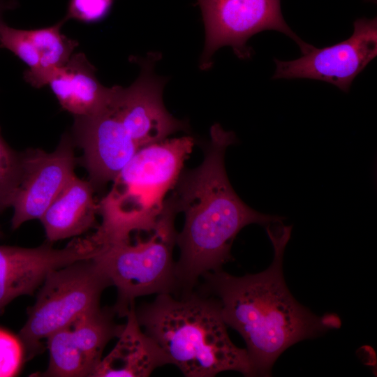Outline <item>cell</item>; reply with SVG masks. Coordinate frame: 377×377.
<instances>
[{
	"mask_svg": "<svg viewBox=\"0 0 377 377\" xmlns=\"http://www.w3.org/2000/svg\"><path fill=\"white\" fill-rule=\"evenodd\" d=\"M21 175V153H17L7 144L0 128V214L11 207Z\"/></svg>",
	"mask_w": 377,
	"mask_h": 377,
	"instance_id": "cell-19",
	"label": "cell"
},
{
	"mask_svg": "<svg viewBox=\"0 0 377 377\" xmlns=\"http://www.w3.org/2000/svg\"><path fill=\"white\" fill-rule=\"evenodd\" d=\"M24 360V350L19 337L0 328V377L15 376Z\"/></svg>",
	"mask_w": 377,
	"mask_h": 377,
	"instance_id": "cell-21",
	"label": "cell"
},
{
	"mask_svg": "<svg viewBox=\"0 0 377 377\" xmlns=\"http://www.w3.org/2000/svg\"><path fill=\"white\" fill-rule=\"evenodd\" d=\"M138 323L186 377H213L225 371L255 376L246 349L229 337L219 302L194 290L158 294L135 308Z\"/></svg>",
	"mask_w": 377,
	"mask_h": 377,
	"instance_id": "cell-3",
	"label": "cell"
},
{
	"mask_svg": "<svg viewBox=\"0 0 377 377\" xmlns=\"http://www.w3.org/2000/svg\"><path fill=\"white\" fill-rule=\"evenodd\" d=\"M47 85L61 108L75 117L98 112L108 103L114 89L98 81L96 68L82 52L73 53L64 66L51 74Z\"/></svg>",
	"mask_w": 377,
	"mask_h": 377,
	"instance_id": "cell-14",
	"label": "cell"
},
{
	"mask_svg": "<svg viewBox=\"0 0 377 377\" xmlns=\"http://www.w3.org/2000/svg\"><path fill=\"white\" fill-rule=\"evenodd\" d=\"M235 142L233 132L213 125L202 163L182 170L172 190L170 198L185 216L176 238L180 255L175 271L180 294L194 290L205 274L221 270L232 260V242L244 227L251 223L267 226L283 219L253 209L234 191L224 158L227 148Z\"/></svg>",
	"mask_w": 377,
	"mask_h": 377,
	"instance_id": "cell-2",
	"label": "cell"
},
{
	"mask_svg": "<svg viewBox=\"0 0 377 377\" xmlns=\"http://www.w3.org/2000/svg\"><path fill=\"white\" fill-rule=\"evenodd\" d=\"M66 20L40 29H29V34L39 57V68L34 73L24 71V80L35 88L47 85L51 74L64 66L73 54L78 42L61 33Z\"/></svg>",
	"mask_w": 377,
	"mask_h": 377,
	"instance_id": "cell-16",
	"label": "cell"
},
{
	"mask_svg": "<svg viewBox=\"0 0 377 377\" xmlns=\"http://www.w3.org/2000/svg\"><path fill=\"white\" fill-rule=\"evenodd\" d=\"M158 54L151 53L139 64L140 75L128 87L114 86L110 104L126 131L141 149L184 130V121L172 116L163 102L165 79L155 74Z\"/></svg>",
	"mask_w": 377,
	"mask_h": 377,
	"instance_id": "cell-9",
	"label": "cell"
},
{
	"mask_svg": "<svg viewBox=\"0 0 377 377\" xmlns=\"http://www.w3.org/2000/svg\"><path fill=\"white\" fill-rule=\"evenodd\" d=\"M353 25V34L343 41L322 48L311 45L295 60L275 59L272 79L318 80L348 92L355 77L377 55L376 18H360Z\"/></svg>",
	"mask_w": 377,
	"mask_h": 377,
	"instance_id": "cell-8",
	"label": "cell"
},
{
	"mask_svg": "<svg viewBox=\"0 0 377 377\" xmlns=\"http://www.w3.org/2000/svg\"><path fill=\"white\" fill-rule=\"evenodd\" d=\"M21 158V179L11 205L13 230L28 221L40 219L75 175V158L66 135L54 151L30 149L22 152Z\"/></svg>",
	"mask_w": 377,
	"mask_h": 377,
	"instance_id": "cell-11",
	"label": "cell"
},
{
	"mask_svg": "<svg viewBox=\"0 0 377 377\" xmlns=\"http://www.w3.org/2000/svg\"><path fill=\"white\" fill-rule=\"evenodd\" d=\"M266 230L274 251L268 268L242 276L210 272L198 285L219 302L227 326L244 339L255 376H270L276 359L292 345L341 326L335 314L317 316L302 306L286 286L282 265L292 226L278 222Z\"/></svg>",
	"mask_w": 377,
	"mask_h": 377,
	"instance_id": "cell-1",
	"label": "cell"
},
{
	"mask_svg": "<svg viewBox=\"0 0 377 377\" xmlns=\"http://www.w3.org/2000/svg\"><path fill=\"white\" fill-rule=\"evenodd\" d=\"M101 246L93 235L77 237L62 249L0 246V310L15 298L33 295L52 271L94 257Z\"/></svg>",
	"mask_w": 377,
	"mask_h": 377,
	"instance_id": "cell-10",
	"label": "cell"
},
{
	"mask_svg": "<svg viewBox=\"0 0 377 377\" xmlns=\"http://www.w3.org/2000/svg\"><path fill=\"white\" fill-rule=\"evenodd\" d=\"M3 236V232L1 231V228H0V237H1Z\"/></svg>",
	"mask_w": 377,
	"mask_h": 377,
	"instance_id": "cell-24",
	"label": "cell"
},
{
	"mask_svg": "<svg viewBox=\"0 0 377 377\" xmlns=\"http://www.w3.org/2000/svg\"><path fill=\"white\" fill-rule=\"evenodd\" d=\"M18 2L16 0H0V22L3 21L4 12L15 9L17 7Z\"/></svg>",
	"mask_w": 377,
	"mask_h": 377,
	"instance_id": "cell-23",
	"label": "cell"
},
{
	"mask_svg": "<svg viewBox=\"0 0 377 377\" xmlns=\"http://www.w3.org/2000/svg\"><path fill=\"white\" fill-rule=\"evenodd\" d=\"M112 350L97 365L92 377H147L171 362L140 325L133 304Z\"/></svg>",
	"mask_w": 377,
	"mask_h": 377,
	"instance_id": "cell-13",
	"label": "cell"
},
{
	"mask_svg": "<svg viewBox=\"0 0 377 377\" xmlns=\"http://www.w3.org/2000/svg\"><path fill=\"white\" fill-rule=\"evenodd\" d=\"M114 314L112 309L105 310L98 306L82 314L71 327L74 339L92 373L101 362L107 343L118 337L124 328V325L114 322Z\"/></svg>",
	"mask_w": 377,
	"mask_h": 377,
	"instance_id": "cell-17",
	"label": "cell"
},
{
	"mask_svg": "<svg viewBox=\"0 0 377 377\" xmlns=\"http://www.w3.org/2000/svg\"><path fill=\"white\" fill-rule=\"evenodd\" d=\"M73 131L83 150L92 185L112 181L140 150L108 103L96 113L75 117Z\"/></svg>",
	"mask_w": 377,
	"mask_h": 377,
	"instance_id": "cell-12",
	"label": "cell"
},
{
	"mask_svg": "<svg viewBox=\"0 0 377 377\" xmlns=\"http://www.w3.org/2000/svg\"><path fill=\"white\" fill-rule=\"evenodd\" d=\"M0 48H6L25 64V71L34 73L39 68V57L27 29H15L0 22Z\"/></svg>",
	"mask_w": 377,
	"mask_h": 377,
	"instance_id": "cell-20",
	"label": "cell"
},
{
	"mask_svg": "<svg viewBox=\"0 0 377 377\" xmlns=\"http://www.w3.org/2000/svg\"><path fill=\"white\" fill-rule=\"evenodd\" d=\"M205 29L204 50L200 67L207 70L212 65L215 52L230 46L238 58L251 57L248 40L254 34L274 30L286 34L300 47L302 54L311 45L302 40L285 22L280 0H197Z\"/></svg>",
	"mask_w": 377,
	"mask_h": 377,
	"instance_id": "cell-7",
	"label": "cell"
},
{
	"mask_svg": "<svg viewBox=\"0 0 377 377\" xmlns=\"http://www.w3.org/2000/svg\"><path fill=\"white\" fill-rule=\"evenodd\" d=\"M114 0H69L64 20L94 23L110 13Z\"/></svg>",
	"mask_w": 377,
	"mask_h": 377,
	"instance_id": "cell-22",
	"label": "cell"
},
{
	"mask_svg": "<svg viewBox=\"0 0 377 377\" xmlns=\"http://www.w3.org/2000/svg\"><path fill=\"white\" fill-rule=\"evenodd\" d=\"M41 285L17 336L27 360L39 351L41 340L100 306L101 295L111 283L93 257L50 272Z\"/></svg>",
	"mask_w": 377,
	"mask_h": 377,
	"instance_id": "cell-6",
	"label": "cell"
},
{
	"mask_svg": "<svg viewBox=\"0 0 377 377\" xmlns=\"http://www.w3.org/2000/svg\"><path fill=\"white\" fill-rule=\"evenodd\" d=\"M194 145L191 136L167 138L133 156L98 202L101 223L93 235L98 244L125 240L156 225Z\"/></svg>",
	"mask_w": 377,
	"mask_h": 377,
	"instance_id": "cell-4",
	"label": "cell"
},
{
	"mask_svg": "<svg viewBox=\"0 0 377 377\" xmlns=\"http://www.w3.org/2000/svg\"><path fill=\"white\" fill-rule=\"evenodd\" d=\"M71 327L58 330L46 338L50 354L49 363L45 371L36 376H91L92 369L77 345Z\"/></svg>",
	"mask_w": 377,
	"mask_h": 377,
	"instance_id": "cell-18",
	"label": "cell"
},
{
	"mask_svg": "<svg viewBox=\"0 0 377 377\" xmlns=\"http://www.w3.org/2000/svg\"><path fill=\"white\" fill-rule=\"evenodd\" d=\"M93 185L75 175L40 217L48 242L77 237L93 228L98 214Z\"/></svg>",
	"mask_w": 377,
	"mask_h": 377,
	"instance_id": "cell-15",
	"label": "cell"
},
{
	"mask_svg": "<svg viewBox=\"0 0 377 377\" xmlns=\"http://www.w3.org/2000/svg\"><path fill=\"white\" fill-rule=\"evenodd\" d=\"M177 213L170 197L153 228L135 232V240L130 236L103 245L94 257L111 286L117 288V297L112 309L119 317H126L138 297L177 293L172 257L177 234L175 228Z\"/></svg>",
	"mask_w": 377,
	"mask_h": 377,
	"instance_id": "cell-5",
	"label": "cell"
}]
</instances>
